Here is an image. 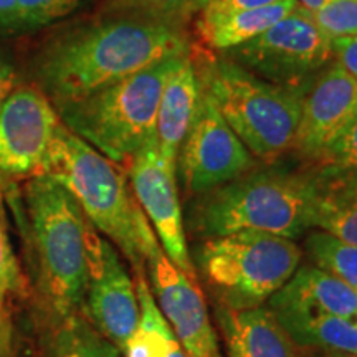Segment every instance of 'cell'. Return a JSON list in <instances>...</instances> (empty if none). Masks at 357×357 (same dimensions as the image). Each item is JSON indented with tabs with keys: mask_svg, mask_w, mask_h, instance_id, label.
Segmentation results:
<instances>
[{
	"mask_svg": "<svg viewBox=\"0 0 357 357\" xmlns=\"http://www.w3.org/2000/svg\"><path fill=\"white\" fill-rule=\"evenodd\" d=\"M314 164H336L357 169V113L326 142Z\"/></svg>",
	"mask_w": 357,
	"mask_h": 357,
	"instance_id": "26",
	"label": "cell"
},
{
	"mask_svg": "<svg viewBox=\"0 0 357 357\" xmlns=\"http://www.w3.org/2000/svg\"><path fill=\"white\" fill-rule=\"evenodd\" d=\"M184 56H169L78 100L53 105L58 118L98 153L126 169L155 137L160 93Z\"/></svg>",
	"mask_w": 357,
	"mask_h": 357,
	"instance_id": "6",
	"label": "cell"
},
{
	"mask_svg": "<svg viewBox=\"0 0 357 357\" xmlns=\"http://www.w3.org/2000/svg\"><path fill=\"white\" fill-rule=\"evenodd\" d=\"M55 357H119V349L82 316L58 328Z\"/></svg>",
	"mask_w": 357,
	"mask_h": 357,
	"instance_id": "23",
	"label": "cell"
},
{
	"mask_svg": "<svg viewBox=\"0 0 357 357\" xmlns=\"http://www.w3.org/2000/svg\"><path fill=\"white\" fill-rule=\"evenodd\" d=\"M280 0H194L190 6L192 15L195 13H218V12H235V10H250L271 6Z\"/></svg>",
	"mask_w": 357,
	"mask_h": 357,
	"instance_id": "28",
	"label": "cell"
},
{
	"mask_svg": "<svg viewBox=\"0 0 357 357\" xmlns=\"http://www.w3.org/2000/svg\"><path fill=\"white\" fill-rule=\"evenodd\" d=\"M312 15L331 40L357 33V0H326Z\"/></svg>",
	"mask_w": 357,
	"mask_h": 357,
	"instance_id": "25",
	"label": "cell"
},
{
	"mask_svg": "<svg viewBox=\"0 0 357 357\" xmlns=\"http://www.w3.org/2000/svg\"><path fill=\"white\" fill-rule=\"evenodd\" d=\"M20 281L19 265L8 242L6 227L0 222V321L3 319L8 300L19 291Z\"/></svg>",
	"mask_w": 357,
	"mask_h": 357,
	"instance_id": "27",
	"label": "cell"
},
{
	"mask_svg": "<svg viewBox=\"0 0 357 357\" xmlns=\"http://www.w3.org/2000/svg\"><path fill=\"white\" fill-rule=\"evenodd\" d=\"M220 55L266 82L303 91L334 63L333 40L300 6L258 37Z\"/></svg>",
	"mask_w": 357,
	"mask_h": 357,
	"instance_id": "8",
	"label": "cell"
},
{
	"mask_svg": "<svg viewBox=\"0 0 357 357\" xmlns=\"http://www.w3.org/2000/svg\"><path fill=\"white\" fill-rule=\"evenodd\" d=\"M40 174L68 189L89 223L123 253L136 276L147 275V261L162 247L134 195L126 169L60 121Z\"/></svg>",
	"mask_w": 357,
	"mask_h": 357,
	"instance_id": "2",
	"label": "cell"
},
{
	"mask_svg": "<svg viewBox=\"0 0 357 357\" xmlns=\"http://www.w3.org/2000/svg\"><path fill=\"white\" fill-rule=\"evenodd\" d=\"M334 63L357 79V33L333 40Z\"/></svg>",
	"mask_w": 357,
	"mask_h": 357,
	"instance_id": "29",
	"label": "cell"
},
{
	"mask_svg": "<svg viewBox=\"0 0 357 357\" xmlns=\"http://www.w3.org/2000/svg\"><path fill=\"white\" fill-rule=\"evenodd\" d=\"M147 276L185 357H223L199 280L178 270L162 248L147 261Z\"/></svg>",
	"mask_w": 357,
	"mask_h": 357,
	"instance_id": "13",
	"label": "cell"
},
{
	"mask_svg": "<svg viewBox=\"0 0 357 357\" xmlns=\"http://www.w3.org/2000/svg\"><path fill=\"white\" fill-rule=\"evenodd\" d=\"M60 118L33 83L20 82L0 106V187L42 172Z\"/></svg>",
	"mask_w": 357,
	"mask_h": 357,
	"instance_id": "10",
	"label": "cell"
},
{
	"mask_svg": "<svg viewBox=\"0 0 357 357\" xmlns=\"http://www.w3.org/2000/svg\"><path fill=\"white\" fill-rule=\"evenodd\" d=\"M185 234L211 240L243 230L298 238L311 229V164H257L234 181L190 197Z\"/></svg>",
	"mask_w": 357,
	"mask_h": 357,
	"instance_id": "3",
	"label": "cell"
},
{
	"mask_svg": "<svg viewBox=\"0 0 357 357\" xmlns=\"http://www.w3.org/2000/svg\"><path fill=\"white\" fill-rule=\"evenodd\" d=\"M24 205L40 294L61 328L79 318L84 306L93 225L68 189L47 174L25 181Z\"/></svg>",
	"mask_w": 357,
	"mask_h": 357,
	"instance_id": "4",
	"label": "cell"
},
{
	"mask_svg": "<svg viewBox=\"0 0 357 357\" xmlns=\"http://www.w3.org/2000/svg\"><path fill=\"white\" fill-rule=\"evenodd\" d=\"M0 329H2V321H0Z\"/></svg>",
	"mask_w": 357,
	"mask_h": 357,
	"instance_id": "35",
	"label": "cell"
},
{
	"mask_svg": "<svg viewBox=\"0 0 357 357\" xmlns=\"http://www.w3.org/2000/svg\"><path fill=\"white\" fill-rule=\"evenodd\" d=\"M311 229L357 245V169L311 164Z\"/></svg>",
	"mask_w": 357,
	"mask_h": 357,
	"instance_id": "15",
	"label": "cell"
},
{
	"mask_svg": "<svg viewBox=\"0 0 357 357\" xmlns=\"http://www.w3.org/2000/svg\"><path fill=\"white\" fill-rule=\"evenodd\" d=\"M296 2H298V6L303 7V8H306L307 12L316 13L321 7L324 6L326 0H296Z\"/></svg>",
	"mask_w": 357,
	"mask_h": 357,
	"instance_id": "34",
	"label": "cell"
},
{
	"mask_svg": "<svg viewBox=\"0 0 357 357\" xmlns=\"http://www.w3.org/2000/svg\"><path fill=\"white\" fill-rule=\"evenodd\" d=\"M20 83L19 73H17L15 65L12 58L6 52L0 50V106L6 101V98L10 95V91Z\"/></svg>",
	"mask_w": 357,
	"mask_h": 357,
	"instance_id": "30",
	"label": "cell"
},
{
	"mask_svg": "<svg viewBox=\"0 0 357 357\" xmlns=\"http://www.w3.org/2000/svg\"><path fill=\"white\" fill-rule=\"evenodd\" d=\"M296 6V0H280L271 6L250 10L195 13L192 35L202 50L225 53L258 37L293 12Z\"/></svg>",
	"mask_w": 357,
	"mask_h": 357,
	"instance_id": "17",
	"label": "cell"
},
{
	"mask_svg": "<svg viewBox=\"0 0 357 357\" xmlns=\"http://www.w3.org/2000/svg\"><path fill=\"white\" fill-rule=\"evenodd\" d=\"M258 160L231 131L215 105L202 91L176 160V172L187 197L205 194L242 176Z\"/></svg>",
	"mask_w": 357,
	"mask_h": 357,
	"instance_id": "9",
	"label": "cell"
},
{
	"mask_svg": "<svg viewBox=\"0 0 357 357\" xmlns=\"http://www.w3.org/2000/svg\"><path fill=\"white\" fill-rule=\"evenodd\" d=\"M298 347H321L357 354V326L326 312L268 305Z\"/></svg>",
	"mask_w": 357,
	"mask_h": 357,
	"instance_id": "20",
	"label": "cell"
},
{
	"mask_svg": "<svg viewBox=\"0 0 357 357\" xmlns=\"http://www.w3.org/2000/svg\"><path fill=\"white\" fill-rule=\"evenodd\" d=\"M192 60L202 91L250 153L261 162L291 153L306 91L266 82L230 58L195 45Z\"/></svg>",
	"mask_w": 357,
	"mask_h": 357,
	"instance_id": "5",
	"label": "cell"
},
{
	"mask_svg": "<svg viewBox=\"0 0 357 357\" xmlns=\"http://www.w3.org/2000/svg\"><path fill=\"white\" fill-rule=\"evenodd\" d=\"M19 30L17 0H0V32Z\"/></svg>",
	"mask_w": 357,
	"mask_h": 357,
	"instance_id": "31",
	"label": "cell"
},
{
	"mask_svg": "<svg viewBox=\"0 0 357 357\" xmlns=\"http://www.w3.org/2000/svg\"><path fill=\"white\" fill-rule=\"evenodd\" d=\"M146 6L158 8V10L169 13H182V15L194 17L190 12V6L194 0H139Z\"/></svg>",
	"mask_w": 357,
	"mask_h": 357,
	"instance_id": "32",
	"label": "cell"
},
{
	"mask_svg": "<svg viewBox=\"0 0 357 357\" xmlns=\"http://www.w3.org/2000/svg\"><path fill=\"white\" fill-rule=\"evenodd\" d=\"M300 357H357L349 352L321 349V347H300Z\"/></svg>",
	"mask_w": 357,
	"mask_h": 357,
	"instance_id": "33",
	"label": "cell"
},
{
	"mask_svg": "<svg viewBox=\"0 0 357 357\" xmlns=\"http://www.w3.org/2000/svg\"><path fill=\"white\" fill-rule=\"evenodd\" d=\"M126 172L134 195L153 227L164 253L178 270L197 278L187 248L176 162L164 155L158 137L134 155L126 166Z\"/></svg>",
	"mask_w": 357,
	"mask_h": 357,
	"instance_id": "11",
	"label": "cell"
},
{
	"mask_svg": "<svg viewBox=\"0 0 357 357\" xmlns=\"http://www.w3.org/2000/svg\"><path fill=\"white\" fill-rule=\"evenodd\" d=\"M83 310L96 331L119 352L139 323L136 284L118 250L95 227L88 235V283Z\"/></svg>",
	"mask_w": 357,
	"mask_h": 357,
	"instance_id": "12",
	"label": "cell"
},
{
	"mask_svg": "<svg viewBox=\"0 0 357 357\" xmlns=\"http://www.w3.org/2000/svg\"><path fill=\"white\" fill-rule=\"evenodd\" d=\"M202 88L190 55L182 58L160 93L155 137L164 155L176 162L178 149L197 113Z\"/></svg>",
	"mask_w": 357,
	"mask_h": 357,
	"instance_id": "18",
	"label": "cell"
},
{
	"mask_svg": "<svg viewBox=\"0 0 357 357\" xmlns=\"http://www.w3.org/2000/svg\"><path fill=\"white\" fill-rule=\"evenodd\" d=\"M189 255L217 307L245 311L260 307L291 280L303 250L287 236L243 230L200 240Z\"/></svg>",
	"mask_w": 357,
	"mask_h": 357,
	"instance_id": "7",
	"label": "cell"
},
{
	"mask_svg": "<svg viewBox=\"0 0 357 357\" xmlns=\"http://www.w3.org/2000/svg\"><path fill=\"white\" fill-rule=\"evenodd\" d=\"M266 303L326 312L357 326L356 289L316 266L298 268L291 280Z\"/></svg>",
	"mask_w": 357,
	"mask_h": 357,
	"instance_id": "19",
	"label": "cell"
},
{
	"mask_svg": "<svg viewBox=\"0 0 357 357\" xmlns=\"http://www.w3.org/2000/svg\"><path fill=\"white\" fill-rule=\"evenodd\" d=\"M182 13L139 0H109L93 15L56 30L30 60L33 84L52 105L86 96L169 56L189 55L192 33Z\"/></svg>",
	"mask_w": 357,
	"mask_h": 357,
	"instance_id": "1",
	"label": "cell"
},
{
	"mask_svg": "<svg viewBox=\"0 0 357 357\" xmlns=\"http://www.w3.org/2000/svg\"><path fill=\"white\" fill-rule=\"evenodd\" d=\"M139 323L121 351L124 357H185L176 334L159 310L147 275L136 276Z\"/></svg>",
	"mask_w": 357,
	"mask_h": 357,
	"instance_id": "21",
	"label": "cell"
},
{
	"mask_svg": "<svg viewBox=\"0 0 357 357\" xmlns=\"http://www.w3.org/2000/svg\"><path fill=\"white\" fill-rule=\"evenodd\" d=\"M88 0H17L19 30H37L73 15Z\"/></svg>",
	"mask_w": 357,
	"mask_h": 357,
	"instance_id": "24",
	"label": "cell"
},
{
	"mask_svg": "<svg viewBox=\"0 0 357 357\" xmlns=\"http://www.w3.org/2000/svg\"><path fill=\"white\" fill-rule=\"evenodd\" d=\"M229 357H300V347L268 307L230 311L217 307Z\"/></svg>",
	"mask_w": 357,
	"mask_h": 357,
	"instance_id": "16",
	"label": "cell"
},
{
	"mask_svg": "<svg viewBox=\"0 0 357 357\" xmlns=\"http://www.w3.org/2000/svg\"><path fill=\"white\" fill-rule=\"evenodd\" d=\"M356 113L357 79L331 63L305 93L291 153L314 164L326 142Z\"/></svg>",
	"mask_w": 357,
	"mask_h": 357,
	"instance_id": "14",
	"label": "cell"
},
{
	"mask_svg": "<svg viewBox=\"0 0 357 357\" xmlns=\"http://www.w3.org/2000/svg\"><path fill=\"white\" fill-rule=\"evenodd\" d=\"M305 250L312 266L344 281L357 291V245L318 230L306 236Z\"/></svg>",
	"mask_w": 357,
	"mask_h": 357,
	"instance_id": "22",
	"label": "cell"
}]
</instances>
